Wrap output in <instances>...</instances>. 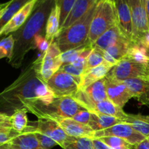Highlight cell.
<instances>
[{"label": "cell", "mask_w": 149, "mask_h": 149, "mask_svg": "<svg viewBox=\"0 0 149 149\" xmlns=\"http://www.w3.org/2000/svg\"><path fill=\"white\" fill-rule=\"evenodd\" d=\"M55 98L56 96L47 83L39 77L33 66L22 73L11 85L0 93V105L15 111L32 103L47 106Z\"/></svg>", "instance_id": "6da1fadb"}, {"label": "cell", "mask_w": 149, "mask_h": 149, "mask_svg": "<svg viewBox=\"0 0 149 149\" xmlns=\"http://www.w3.org/2000/svg\"><path fill=\"white\" fill-rule=\"evenodd\" d=\"M55 0H39L27 21L17 31L13 33L15 40L13 56L9 61L15 68L20 66L25 55L33 46V39L47 23Z\"/></svg>", "instance_id": "7a4b0ae2"}, {"label": "cell", "mask_w": 149, "mask_h": 149, "mask_svg": "<svg viewBox=\"0 0 149 149\" xmlns=\"http://www.w3.org/2000/svg\"><path fill=\"white\" fill-rule=\"evenodd\" d=\"M97 4L69 27L60 30L55 42L58 44L61 52H65L70 49L87 45L90 25Z\"/></svg>", "instance_id": "3957f363"}, {"label": "cell", "mask_w": 149, "mask_h": 149, "mask_svg": "<svg viewBox=\"0 0 149 149\" xmlns=\"http://www.w3.org/2000/svg\"><path fill=\"white\" fill-rule=\"evenodd\" d=\"M24 108L39 119L52 120L58 118H72L79 112L86 110L72 96L58 97L47 106L40 103H32Z\"/></svg>", "instance_id": "277c9868"}, {"label": "cell", "mask_w": 149, "mask_h": 149, "mask_svg": "<svg viewBox=\"0 0 149 149\" xmlns=\"http://www.w3.org/2000/svg\"><path fill=\"white\" fill-rule=\"evenodd\" d=\"M118 24L114 0H100L90 25L87 44L93 45L109 29Z\"/></svg>", "instance_id": "5b68a950"}, {"label": "cell", "mask_w": 149, "mask_h": 149, "mask_svg": "<svg viewBox=\"0 0 149 149\" xmlns=\"http://www.w3.org/2000/svg\"><path fill=\"white\" fill-rule=\"evenodd\" d=\"M61 53L58 44L54 41L42 58L33 63V66L37 74L46 82L59 71L63 65L61 58Z\"/></svg>", "instance_id": "8992f818"}, {"label": "cell", "mask_w": 149, "mask_h": 149, "mask_svg": "<svg viewBox=\"0 0 149 149\" xmlns=\"http://www.w3.org/2000/svg\"><path fill=\"white\" fill-rule=\"evenodd\" d=\"M72 97L86 110L92 112L97 103L108 99L105 78L84 90H79Z\"/></svg>", "instance_id": "52a82bcc"}, {"label": "cell", "mask_w": 149, "mask_h": 149, "mask_svg": "<svg viewBox=\"0 0 149 149\" xmlns=\"http://www.w3.org/2000/svg\"><path fill=\"white\" fill-rule=\"evenodd\" d=\"M80 81L81 77H74L59 70L47 83L58 97L74 95L79 89Z\"/></svg>", "instance_id": "ba28073f"}, {"label": "cell", "mask_w": 149, "mask_h": 149, "mask_svg": "<svg viewBox=\"0 0 149 149\" xmlns=\"http://www.w3.org/2000/svg\"><path fill=\"white\" fill-rule=\"evenodd\" d=\"M107 76L113 79L124 81L129 79L148 77V72L146 65L122 58L111 68Z\"/></svg>", "instance_id": "9c48e42d"}, {"label": "cell", "mask_w": 149, "mask_h": 149, "mask_svg": "<svg viewBox=\"0 0 149 149\" xmlns=\"http://www.w3.org/2000/svg\"><path fill=\"white\" fill-rule=\"evenodd\" d=\"M132 20L133 39H138L149 30L146 13V0H127Z\"/></svg>", "instance_id": "30bf717a"}, {"label": "cell", "mask_w": 149, "mask_h": 149, "mask_svg": "<svg viewBox=\"0 0 149 149\" xmlns=\"http://www.w3.org/2000/svg\"><path fill=\"white\" fill-rule=\"evenodd\" d=\"M109 136H115L122 138L132 146L136 145L147 138L142 134L135 130L130 125L126 123L118 124L108 129L97 131L95 132L94 138H100Z\"/></svg>", "instance_id": "8fae6325"}, {"label": "cell", "mask_w": 149, "mask_h": 149, "mask_svg": "<svg viewBox=\"0 0 149 149\" xmlns=\"http://www.w3.org/2000/svg\"><path fill=\"white\" fill-rule=\"evenodd\" d=\"M105 82L108 99L120 108H123L133 97L132 93L124 81H118L106 76Z\"/></svg>", "instance_id": "7c38bea8"}, {"label": "cell", "mask_w": 149, "mask_h": 149, "mask_svg": "<svg viewBox=\"0 0 149 149\" xmlns=\"http://www.w3.org/2000/svg\"><path fill=\"white\" fill-rule=\"evenodd\" d=\"M38 1L39 0H31L26 3L0 30V38L14 33L21 28L31 15Z\"/></svg>", "instance_id": "4fadbf2b"}, {"label": "cell", "mask_w": 149, "mask_h": 149, "mask_svg": "<svg viewBox=\"0 0 149 149\" xmlns=\"http://www.w3.org/2000/svg\"><path fill=\"white\" fill-rule=\"evenodd\" d=\"M35 130L45 134L62 146L63 143L68 138L59 124L55 120L47 119H39L36 126L32 127Z\"/></svg>", "instance_id": "5bb4252c"}, {"label": "cell", "mask_w": 149, "mask_h": 149, "mask_svg": "<svg viewBox=\"0 0 149 149\" xmlns=\"http://www.w3.org/2000/svg\"><path fill=\"white\" fill-rule=\"evenodd\" d=\"M67 135L75 138H89L93 139L95 131L89 125H84L71 118H58L55 119Z\"/></svg>", "instance_id": "9a60e30c"}, {"label": "cell", "mask_w": 149, "mask_h": 149, "mask_svg": "<svg viewBox=\"0 0 149 149\" xmlns=\"http://www.w3.org/2000/svg\"><path fill=\"white\" fill-rule=\"evenodd\" d=\"M118 25L124 34L131 41L133 39V29L130 9L127 0H114Z\"/></svg>", "instance_id": "2e32d148"}, {"label": "cell", "mask_w": 149, "mask_h": 149, "mask_svg": "<svg viewBox=\"0 0 149 149\" xmlns=\"http://www.w3.org/2000/svg\"><path fill=\"white\" fill-rule=\"evenodd\" d=\"M127 87L143 105L149 106V77L129 79L124 81Z\"/></svg>", "instance_id": "e0dca14e"}, {"label": "cell", "mask_w": 149, "mask_h": 149, "mask_svg": "<svg viewBox=\"0 0 149 149\" xmlns=\"http://www.w3.org/2000/svg\"><path fill=\"white\" fill-rule=\"evenodd\" d=\"M113 67V65L104 62L98 66L84 71L81 76L79 90H84L93 83L104 79Z\"/></svg>", "instance_id": "ac0fdd59"}, {"label": "cell", "mask_w": 149, "mask_h": 149, "mask_svg": "<svg viewBox=\"0 0 149 149\" xmlns=\"http://www.w3.org/2000/svg\"><path fill=\"white\" fill-rule=\"evenodd\" d=\"M127 38V37L122 31L119 25L116 24L105 32L103 35H101L96 40V42L92 45V47L101 50H106V49L114 45L119 41Z\"/></svg>", "instance_id": "d6986e66"}, {"label": "cell", "mask_w": 149, "mask_h": 149, "mask_svg": "<svg viewBox=\"0 0 149 149\" xmlns=\"http://www.w3.org/2000/svg\"><path fill=\"white\" fill-rule=\"evenodd\" d=\"M6 144L10 149H43L34 132L28 127L24 132Z\"/></svg>", "instance_id": "ffe728a7"}, {"label": "cell", "mask_w": 149, "mask_h": 149, "mask_svg": "<svg viewBox=\"0 0 149 149\" xmlns=\"http://www.w3.org/2000/svg\"><path fill=\"white\" fill-rule=\"evenodd\" d=\"M99 1L100 0H77L67 18L60 28V30L66 29L71 26L84 15Z\"/></svg>", "instance_id": "44dd1931"}, {"label": "cell", "mask_w": 149, "mask_h": 149, "mask_svg": "<svg viewBox=\"0 0 149 149\" xmlns=\"http://www.w3.org/2000/svg\"><path fill=\"white\" fill-rule=\"evenodd\" d=\"M61 28V10L58 5L55 4L47 20L45 26V39L50 43L56 39Z\"/></svg>", "instance_id": "7402d4cb"}, {"label": "cell", "mask_w": 149, "mask_h": 149, "mask_svg": "<svg viewBox=\"0 0 149 149\" xmlns=\"http://www.w3.org/2000/svg\"><path fill=\"white\" fill-rule=\"evenodd\" d=\"M121 123H125V122H123V120L118 118L104 114L91 113L88 125L95 132H97V131L108 129Z\"/></svg>", "instance_id": "603a6c76"}, {"label": "cell", "mask_w": 149, "mask_h": 149, "mask_svg": "<svg viewBox=\"0 0 149 149\" xmlns=\"http://www.w3.org/2000/svg\"><path fill=\"white\" fill-rule=\"evenodd\" d=\"M90 113L113 116V117L122 119V120H123V122L124 119L126 117L127 114L122 110V108H120L119 106L115 105L113 102L109 100V99H106V100L97 103L93 111L90 112Z\"/></svg>", "instance_id": "cb8c5ba5"}, {"label": "cell", "mask_w": 149, "mask_h": 149, "mask_svg": "<svg viewBox=\"0 0 149 149\" xmlns=\"http://www.w3.org/2000/svg\"><path fill=\"white\" fill-rule=\"evenodd\" d=\"M124 122L130 125L135 130L146 138L149 137V116L127 114Z\"/></svg>", "instance_id": "d4e9b609"}, {"label": "cell", "mask_w": 149, "mask_h": 149, "mask_svg": "<svg viewBox=\"0 0 149 149\" xmlns=\"http://www.w3.org/2000/svg\"><path fill=\"white\" fill-rule=\"evenodd\" d=\"M27 109L25 108L16 109L14 111L13 114L10 115L12 129L20 133H22L27 129Z\"/></svg>", "instance_id": "484cf974"}, {"label": "cell", "mask_w": 149, "mask_h": 149, "mask_svg": "<svg viewBox=\"0 0 149 149\" xmlns=\"http://www.w3.org/2000/svg\"><path fill=\"white\" fill-rule=\"evenodd\" d=\"M132 42L129 39H125L119 41L113 46L110 47L106 49V52H107L111 56L113 57L115 60L119 61L125 57L130 47L132 45Z\"/></svg>", "instance_id": "4316f807"}, {"label": "cell", "mask_w": 149, "mask_h": 149, "mask_svg": "<svg viewBox=\"0 0 149 149\" xmlns=\"http://www.w3.org/2000/svg\"><path fill=\"white\" fill-rule=\"evenodd\" d=\"M61 147L64 149H95L92 138L71 136H68Z\"/></svg>", "instance_id": "83f0119b"}, {"label": "cell", "mask_w": 149, "mask_h": 149, "mask_svg": "<svg viewBox=\"0 0 149 149\" xmlns=\"http://www.w3.org/2000/svg\"><path fill=\"white\" fill-rule=\"evenodd\" d=\"M29 1L27 0H11L10 4L0 19V30L8 23L10 19Z\"/></svg>", "instance_id": "f1b7e54d"}, {"label": "cell", "mask_w": 149, "mask_h": 149, "mask_svg": "<svg viewBox=\"0 0 149 149\" xmlns=\"http://www.w3.org/2000/svg\"><path fill=\"white\" fill-rule=\"evenodd\" d=\"M15 40L13 34H10L0 40V60L7 58L10 61L13 56Z\"/></svg>", "instance_id": "f546056e"}, {"label": "cell", "mask_w": 149, "mask_h": 149, "mask_svg": "<svg viewBox=\"0 0 149 149\" xmlns=\"http://www.w3.org/2000/svg\"><path fill=\"white\" fill-rule=\"evenodd\" d=\"M111 149H132L133 146L122 138L115 136L103 137L98 138Z\"/></svg>", "instance_id": "4dcf8cb0"}, {"label": "cell", "mask_w": 149, "mask_h": 149, "mask_svg": "<svg viewBox=\"0 0 149 149\" xmlns=\"http://www.w3.org/2000/svg\"><path fill=\"white\" fill-rule=\"evenodd\" d=\"M124 58L132 60V61H134L135 62L143 64V65H148V63H149V58L134 43H132V45L130 47L127 53V55H125V57Z\"/></svg>", "instance_id": "1f68e13d"}, {"label": "cell", "mask_w": 149, "mask_h": 149, "mask_svg": "<svg viewBox=\"0 0 149 149\" xmlns=\"http://www.w3.org/2000/svg\"><path fill=\"white\" fill-rule=\"evenodd\" d=\"M87 45H88V44L84 45V46L75 48V49H70V50L66 51L65 52H62L61 54V58L63 62V65L74 63L80 56V55L82 53L83 51L84 50V49H85Z\"/></svg>", "instance_id": "d6a6232c"}, {"label": "cell", "mask_w": 149, "mask_h": 149, "mask_svg": "<svg viewBox=\"0 0 149 149\" xmlns=\"http://www.w3.org/2000/svg\"><path fill=\"white\" fill-rule=\"evenodd\" d=\"M105 62L104 58L100 52L97 49L93 48V50L87 58L85 64V70L91 69L96 66L101 65Z\"/></svg>", "instance_id": "836d02e7"}, {"label": "cell", "mask_w": 149, "mask_h": 149, "mask_svg": "<svg viewBox=\"0 0 149 149\" xmlns=\"http://www.w3.org/2000/svg\"><path fill=\"white\" fill-rule=\"evenodd\" d=\"M77 0H55V4L61 10V26L68 17Z\"/></svg>", "instance_id": "e575fe53"}, {"label": "cell", "mask_w": 149, "mask_h": 149, "mask_svg": "<svg viewBox=\"0 0 149 149\" xmlns=\"http://www.w3.org/2000/svg\"><path fill=\"white\" fill-rule=\"evenodd\" d=\"M28 128L30 130H31L32 132H34L35 135L36 136V138L39 141V144H40V146L43 149H51L53 148L54 146H55L58 145L55 141L51 139L50 138H49L47 135H45V134L42 133V132H39V131L35 130L32 127H28Z\"/></svg>", "instance_id": "d590c367"}, {"label": "cell", "mask_w": 149, "mask_h": 149, "mask_svg": "<svg viewBox=\"0 0 149 149\" xmlns=\"http://www.w3.org/2000/svg\"><path fill=\"white\" fill-rule=\"evenodd\" d=\"M20 134L12 128H1L0 129V144L7 143Z\"/></svg>", "instance_id": "8d00e7d4"}, {"label": "cell", "mask_w": 149, "mask_h": 149, "mask_svg": "<svg viewBox=\"0 0 149 149\" xmlns=\"http://www.w3.org/2000/svg\"><path fill=\"white\" fill-rule=\"evenodd\" d=\"M52 43L48 42L45 37L44 38L42 35L39 34L36 35L35 36L34 39H33V46L34 47L37 48L40 52H42V53H45L47 52V50L48 49V48L49 47L50 45Z\"/></svg>", "instance_id": "74e56055"}, {"label": "cell", "mask_w": 149, "mask_h": 149, "mask_svg": "<svg viewBox=\"0 0 149 149\" xmlns=\"http://www.w3.org/2000/svg\"><path fill=\"white\" fill-rule=\"evenodd\" d=\"M90 116H91V113H90L89 111L83 110L79 112L78 113H77V114H76L75 116H73L71 119L77 121V122H80V123L81 124L88 125L89 122H90Z\"/></svg>", "instance_id": "f35d334b"}, {"label": "cell", "mask_w": 149, "mask_h": 149, "mask_svg": "<svg viewBox=\"0 0 149 149\" xmlns=\"http://www.w3.org/2000/svg\"><path fill=\"white\" fill-rule=\"evenodd\" d=\"M1 128H12L10 122V116L7 113L0 111V129Z\"/></svg>", "instance_id": "ab89813d"}, {"label": "cell", "mask_w": 149, "mask_h": 149, "mask_svg": "<svg viewBox=\"0 0 149 149\" xmlns=\"http://www.w3.org/2000/svg\"><path fill=\"white\" fill-rule=\"evenodd\" d=\"M93 143L95 149H111L107 145H106L103 141H101L98 138H93Z\"/></svg>", "instance_id": "60d3db41"}, {"label": "cell", "mask_w": 149, "mask_h": 149, "mask_svg": "<svg viewBox=\"0 0 149 149\" xmlns=\"http://www.w3.org/2000/svg\"><path fill=\"white\" fill-rule=\"evenodd\" d=\"M132 149H149V141L146 138L139 143L133 146Z\"/></svg>", "instance_id": "b9f144b4"}, {"label": "cell", "mask_w": 149, "mask_h": 149, "mask_svg": "<svg viewBox=\"0 0 149 149\" xmlns=\"http://www.w3.org/2000/svg\"><path fill=\"white\" fill-rule=\"evenodd\" d=\"M10 3V1H8V2L3 3V4H0V19H1V17H2L4 11H5L6 9H7V7L9 6Z\"/></svg>", "instance_id": "7bdbcfd3"}, {"label": "cell", "mask_w": 149, "mask_h": 149, "mask_svg": "<svg viewBox=\"0 0 149 149\" xmlns=\"http://www.w3.org/2000/svg\"><path fill=\"white\" fill-rule=\"evenodd\" d=\"M146 13H147V19H148V29H149V0H146Z\"/></svg>", "instance_id": "ee69618b"}, {"label": "cell", "mask_w": 149, "mask_h": 149, "mask_svg": "<svg viewBox=\"0 0 149 149\" xmlns=\"http://www.w3.org/2000/svg\"><path fill=\"white\" fill-rule=\"evenodd\" d=\"M0 149H10V148L7 146V144H2V145H0Z\"/></svg>", "instance_id": "f6af8a7d"}, {"label": "cell", "mask_w": 149, "mask_h": 149, "mask_svg": "<svg viewBox=\"0 0 149 149\" xmlns=\"http://www.w3.org/2000/svg\"><path fill=\"white\" fill-rule=\"evenodd\" d=\"M147 67V72H148V76L149 77V63H148V65H146Z\"/></svg>", "instance_id": "bcb514c9"}, {"label": "cell", "mask_w": 149, "mask_h": 149, "mask_svg": "<svg viewBox=\"0 0 149 149\" xmlns=\"http://www.w3.org/2000/svg\"><path fill=\"white\" fill-rule=\"evenodd\" d=\"M147 139H148V141H149V137H148V138H147Z\"/></svg>", "instance_id": "7dc6e473"}, {"label": "cell", "mask_w": 149, "mask_h": 149, "mask_svg": "<svg viewBox=\"0 0 149 149\" xmlns=\"http://www.w3.org/2000/svg\"><path fill=\"white\" fill-rule=\"evenodd\" d=\"M27 1H31V0H27Z\"/></svg>", "instance_id": "c3c4849f"}, {"label": "cell", "mask_w": 149, "mask_h": 149, "mask_svg": "<svg viewBox=\"0 0 149 149\" xmlns=\"http://www.w3.org/2000/svg\"><path fill=\"white\" fill-rule=\"evenodd\" d=\"M1 39H2V38H0V40H1Z\"/></svg>", "instance_id": "681fc988"}, {"label": "cell", "mask_w": 149, "mask_h": 149, "mask_svg": "<svg viewBox=\"0 0 149 149\" xmlns=\"http://www.w3.org/2000/svg\"><path fill=\"white\" fill-rule=\"evenodd\" d=\"M0 145H1V144H0Z\"/></svg>", "instance_id": "f907efd6"}]
</instances>
